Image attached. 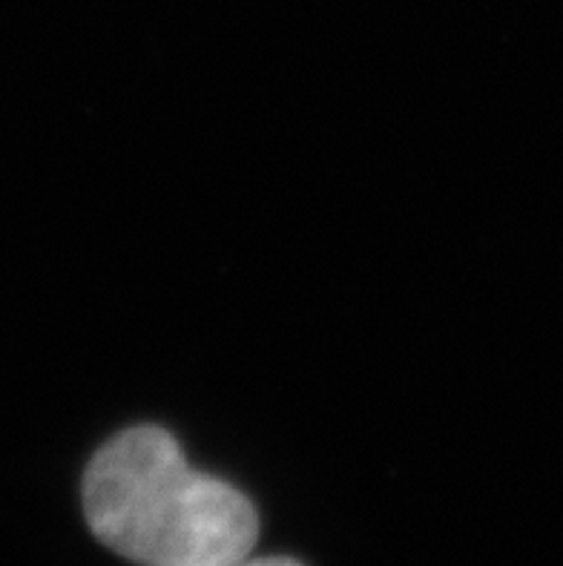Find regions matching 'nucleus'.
<instances>
[{"instance_id":"2","label":"nucleus","mask_w":563,"mask_h":566,"mask_svg":"<svg viewBox=\"0 0 563 566\" xmlns=\"http://www.w3.org/2000/svg\"><path fill=\"white\" fill-rule=\"evenodd\" d=\"M213 566H302L300 560L293 558H236V560H225V564H213Z\"/></svg>"},{"instance_id":"1","label":"nucleus","mask_w":563,"mask_h":566,"mask_svg":"<svg viewBox=\"0 0 563 566\" xmlns=\"http://www.w3.org/2000/svg\"><path fill=\"white\" fill-rule=\"evenodd\" d=\"M90 530L144 566H213L244 558L259 538L253 503L190 467L179 440L133 426L101 446L84 472Z\"/></svg>"}]
</instances>
